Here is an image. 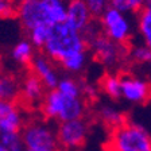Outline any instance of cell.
<instances>
[{"label":"cell","mask_w":151,"mask_h":151,"mask_svg":"<svg viewBox=\"0 0 151 151\" xmlns=\"http://www.w3.org/2000/svg\"><path fill=\"white\" fill-rule=\"evenodd\" d=\"M84 51H88V42L84 34L72 28L65 22L51 26L50 35L42 49V53L46 54L53 62L58 63L73 54Z\"/></svg>","instance_id":"cell-1"},{"label":"cell","mask_w":151,"mask_h":151,"mask_svg":"<svg viewBox=\"0 0 151 151\" xmlns=\"http://www.w3.org/2000/svg\"><path fill=\"white\" fill-rule=\"evenodd\" d=\"M38 108L42 119L50 123L81 119L86 115V101L84 97H69L57 89L46 91Z\"/></svg>","instance_id":"cell-2"},{"label":"cell","mask_w":151,"mask_h":151,"mask_svg":"<svg viewBox=\"0 0 151 151\" xmlns=\"http://www.w3.org/2000/svg\"><path fill=\"white\" fill-rule=\"evenodd\" d=\"M107 151H151V135L143 126L126 120L111 129Z\"/></svg>","instance_id":"cell-3"},{"label":"cell","mask_w":151,"mask_h":151,"mask_svg":"<svg viewBox=\"0 0 151 151\" xmlns=\"http://www.w3.org/2000/svg\"><path fill=\"white\" fill-rule=\"evenodd\" d=\"M23 147L31 151H60L55 128L42 117L27 119L20 131Z\"/></svg>","instance_id":"cell-4"},{"label":"cell","mask_w":151,"mask_h":151,"mask_svg":"<svg viewBox=\"0 0 151 151\" xmlns=\"http://www.w3.org/2000/svg\"><path fill=\"white\" fill-rule=\"evenodd\" d=\"M88 50L93 54L94 60L107 69H116L124 62L128 53V47L126 45H120L111 41L101 31L86 39Z\"/></svg>","instance_id":"cell-5"},{"label":"cell","mask_w":151,"mask_h":151,"mask_svg":"<svg viewBox=\"0 0 151 151\" xmlns=\"http://www.w3.org/2000/svg\"><path fill=\"white\" fill-rule=\"evenodd\" d=\"M91 131L86 117L58 123L55 128L57 142L61 151H78L85 146Z\"/></svg>","instance_id":"cell-6"},{"label":"cell","mask_w":151,"mask_h":151,"mask_svg":"<svg viewBox=\"0 0 151 151\" xmlns=\"http://www.w3.org/2000/svg\"><path fill=\"white\" fill-rule=\"evenodd\" d=\"M99 18L101 32L111 41L127 46L132 38V23L128 15L109 6Z\"/></svg>","instance_id":"cell-7"},{"label":"cell","mask_w":151,"mask_h":151,"mask_svg":"<svg viewBox=\"0 0 151 151\" xmlns=\"http://www.w3.org/2000/svg\"><path fill=\"white\" fill-rule=\"evenodd\" d=\"M122 100L131 104H145L151 99V82L131 73L120 74Z\"/></svg>","instance_id":"cell-8"},{"label":"cell","mask_w":151,"mask_h":151,"mask_svg":"<svg viewBox=\"0 0 151 151\" xmlns=\"http://www.w3.org/2000/svg\"><path fill=\"white\" fill-rule=\"evenodd\" d=\"M27 119L19 101L0 100V132H20Z\"/></svg>","instance_id":"cell-9"},{"label":"cell","mask_w":151,"mask_h":151,"mask_svg":"<svg viewBox=\"0 0 151 151\" xmlns=\"http://www.w3.org/2000/svg\"><path fill=\"white\" fill-rule=\"evenodd\" d=\"M16 16L26 31L39 24L50 26L47 22V16L45 12V7L42 0H24L18 4Z\"/></svg>","instance_id":"cell-10"},{"label":"cell","mask_w":151,"mask_h":151,"mask_svg":"<svg viewBox=\"0 0 151 151\" xmlns=\"http://www.w3.org/2000/svg\"><path fill=\"white\" fill-rule=\"evenodd\" d=\"M28 66H30V72L42 81L46 91L57 88L60 81V74H58V70L54 68V62L46 54L35 53Z\"/></svg>","instance_id":"cell-11"},{"label":"cell","mask_w":151,"mask_h":151,"mask_svg":"<svg viewBox=\"0 0 151 151\" xmlns=\"http://www.w3.org/2000/svg\"><path fill=\"white\" fill-rule=\"evenodd\" d=\"M46 93V88L42 81L31 72L23 77L20 82V91H19L18 101L24 108H38Z\"/></svg>","instance_id":"cell-12"},{"label":"cell","mask_w":151,"mask_h":151,"mask_svg":"<svg viewBox=\"0 0 151 151\" xmlns=\"http://www.w3.org/2000/svg\"><path fill=\"white\" fill-rule=\"evenodd\" d=\"M92 16L85 0H69L65 23L80 32H84L92 23Z\"/></svg>","instance_id":"cell-13"},{"label":"cell","mask_w":151,"mask_h":151,"mask_svg":"<svg viewBox=\"0 0 151 151\" xmlns=\"http://www.w3.org/2000/svg\"><path fill=\"white\" fill-rule=\"evenodd\" d=\"M96 115H97V120H100L104 126L109 129L116 128L127 120L122 111L116 109L115 107L108 105V104L100 105L96 111Z\"/></svg>","instance_id":"cell-14"},{"label":"cell","mask_w":151,"mask_h":151,"mask_svg":"<svg viewBox=\"0 0 151 151\" xmlns=\"http://www.w3.org/2000/svg\"><path fill=\"white\" fill-rule=\"evenodd\" d=\"M45 7V12L47 16V22L50 26L63 23L66 19V0H42Z\"/></svg>","instance_id":"cell-15"},{"label":"cell","mask_w":151,"mask_h":151,"mask_svg":"<svg viewBox=\"0 0 151 151\" xmlns=\"http://www.w3.org/2000/svg\"><path fill=\"white\" fill-rule=\"evenodd\" d=\"M20 82L11 74H0V100L18 101Z\"/></svg>","instance_id":"cell-16"},{"label":"cell","mask_w":151,"mask_h":151,"mask_svg":"<svg viewBox=\"0 0 151 151\" xmlns=\"http://www.w3.org/2000/svg\"><path fill=\"white\" fill-rule=\"evenodd\" d=\"M35 54V47L28 39H20L11 50V58L19 65H30Z\"/></svg>","instance_id":"cell-17"},{"label":"cell","mask_w":151,"mask_h":151,"mask_svg":"<svg viewBox=\"0 0 151 151\" xmlns=\"http://www.w3.org/2000/svg\"><path fill=\"white\" fill-rule=\"evenodd\" d=\"M99 89L103 92L107 97L112 100H120L122 93H120V74L116 73H107L100 80Z\"/></svg>","instance_id":"cell-18"},{"label":"cell","mask_w":151,"mask_h":151,"mask_svg":"<svg viewBox=\"0 0 151 151\" xmlns=\"http://www.w3.org/2000/svg\"><path fill=\"white\" fill-rule=\"evenodd\" d=\"M86 62H88V51H84L68 57L60 63V66L70 74H78L86 68Z\"/></svg>","instance_id":"cell-19"},{"label":"cell","mask_w":151,"mask_h":151,"mask_svg":"<svg viewBox=\"0 0 151 151\" xmlns=\"http://www.w3.org/2000/svg\"><path fill=\"white\" fill-rule=\"evenodd\" d=\"M138 32L143 43L151 49V9L143 7L138 12Z\"/></svg>","instance_id":"cell-20"},{"label":"cell","mask_w":151,"mask_h":151,"mask_svg":"<svg viewBox=\"0 0 151 151\" xmlns=\"http://www.w3.org/2000/svg\"><path fill=\"white\" fill-rule=\"evenodd\" d=\"M57 91L61 92L65 96L69 97H82L81 92V81L74 77H62L58 81L57 85Z\"/></svg>","instance_id":"cell-21"},{"label":"cell","mask_w":151,"mask_h":151,"mask_svg":"<svg viewBox=\"0 0 151 151\" xmlns=\"http://www.w3.org/2000/svg\"><path fill=\"white\" fill-rule=\"evenodd\" d=\"M50 28L51 26L46 24H39L32 27L31 30H28L27 32V39L31 42V45L35 49H43L45 43L47 42V38L50 35Z\"/></svg>","instance_id":"cell-22"},{"label":"cell","mask_w":151,"mask_h":151,"mask_svg":"<svg viewBox=\"0 0 151 151\" xmlns=\"http://www.w3.org/2000/svg\"><path fill=\"white\" fill-rule=\"evenodd\" d=\"M127 58L135 63H148L151 60V49L147 47L145 43L134 45V46L128 47V53H127Z\"/></svg>","instance_id":"cell-23"},{"label":"cell","mask_w":151,"mask_h":151,"mask_svg":"<svg viewBox=\"0 0 151 151\" xmlns=\"http://www.w3.org/2000/svg\"><path fill=\"white\" fill-rule=\"evenodd\" d=\"M146 0H109V6L119 9L123 14H136L139 12Z\"/></svg>","instance_id":"cell-24"},{"label":"cell","mask_w":151,"mask_h":151,"mask_svg":"<svg viewBox=\"0 0 151 151\" xmlns=\"http://www.w3.org/2000/svg\"><path fill=\"white\" fill-rule=\"evenodd\" d=\"M0 143L8 151H23L20 132H0Z\"/></svg>","instance_id":"cell-25"},{"label":"cell","mask_w":151,"mask_h":151,"mask_svg":"<svg viewBox=\"0 0 151 151\" xmlns=\"http://www.w3.org/2000/svg\"><path fill=\"white\" fill-rule=\"evenodd\" d=\"M92 16H100L109 7V0H85Z\"/></svg>","instance_id":"cell-26"},{"label":"cell","mask_w":151,"mask_h":151,"mask_svg":"<svg viewBox=\"0 0 151 151\" xmlns=\"http://www.w3.org/2000/svg\"><path fill=\"white\" fill-rule=\"evenodd\" d=\"M16 6L12 0H0V18H12L16 15Z\"/></svg>","instance_id":"cell-27"},{"label":"cell","mask_w":151,"mask_h":151,"mask_svg":"<svg viewBox=\"0 0 151 151\" xmlns=\"http://www.w3.org/2000/svg\"><path fill=\"white\" fill-rule=\"evenodd\" d=\"M81 92H82V97L86 100H96L97 99V94L100 92L99 86L91 84V82L86 81H81Z\"/></svg>","instance_id":"cell-28"},{"label":"cell","mask_w":151,"mask_h":151,"mask_svg":"<svg viewBox=\"0 0 151 151\" xmlns=\"http://www.w3.org/2000/svg\"><path fill=\"white\" fill-rule=\"evenodd\" d=\"M145 8H148V9H151V0H146L145 1Z\"/></svg>","instance_id":"cell-29"},{"label":"cell","mask_w":151,"mask_h":151,"mask_svg":"<svg viewBox=\"0 0 151 151\" xmlns=\"http://www.w3.org/2000/svg\"><path fill=\"white\" fill-rule=\"evenodd\" d=\"M12 1L16 4V6H18V4H20V3H22V1H24V0H12Z\"/></svg>","instance_id":"cell-30"},{"label":"cell","mask_w":151,"mask_h":151,"mask_svg":"<svg viewBox=\"0 0 151 151\" xmlns=\"http://www.w3.org/2000/svg\"><path fill=\"white\" fill-rule=\"evenodd\" d=\"M0 151H8V150H7V148L4 147V146L1 145V143H0Z\"/></svg>","instance_id":"cell-31"},{"label":"cell","mask_w":151,"mask_h":151,"mask_svg":"<svg viewBox=\"0 0 151 151\" xmlns=\"http://www.w3.org/2000/svg\"><path fill=\"white\" fill-rule=\"evenodd\" d=\"M147 65H148V66H150V69H151V60H150V61H148V63H147Z\"/></svg>","instance_id":"cell-32"},{"label":"cell","mask_w":151,"mask_h":151,"mask_svg":"<svg viewBox=\"0 0 151 151\" xmlns=\"http://www.w3.org/2000/svg\"><path fill=\"white\" fill-rule=\"evenodd\" d=\"M23 151H31V150H26V148H24V150H23Z\"/></svg>","instance_id":"cell-33"},{"label":"cell","mask_w":151,"mask_h":151,"mask_svg":"<svg viewBox=\"0 0 151 151\" xmlns=\"http://www.w3.org/2000/svg\"><path fill=\"white\" fill-rule=\"evenodd\" d=\"M105 151H107V150H105Z\"/></svg>","instance_id":"cell-34"},{"label":"cell","mask_w":151,"mask_h":151,"mask_svg":"<svg viewBox=\"0 0 151 151\" xmlns=\"http://www.w3.org/2000/svg\"><path fill=\"white\" fill-rule=\"evenodd\" d=\"M60 151H61V150H60Z\"/></svg>","instance_id":"cell-35"}]
</instances>
